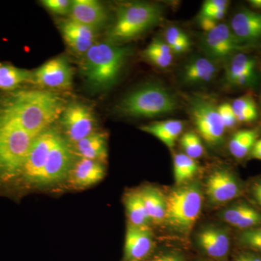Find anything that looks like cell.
Segmentation results:
<instances>
[{"label": "cell", "instance_id": "cell-7", "mask_svg": "<svg viewBox=\"0 0 261 261\" xmlns=\"http://www.w3.org/2000/svg\"><path fill=\"white\" fill-rule=\"evenodd\" d=\"M188 111L199 137L211 147L221 145L226 128L214 99L195 94L189 101Z\"/></svg>", "mask_w": 261, "mask_h": 261}, {"label": "cell", "instance_id": "cell-44", "mask_svg": "<svg viewBox=\"0 0 261 261\" xmlns=\"http://www.w3.org/2000/svg\"><path fill=\"white\" fill-rule=\"evenodd\" d=\"M260 104H261V100H260Z\"/></svg>", "mask_w": 261, "mask_h": 261}, {"label": "cell", "instance_id": "cell-32", "mask_svg": "<svg viewBox=\"0 0 261 261\" xmlns=\"http://www.w3.org/2000/svg\"><path fill=\"white\" fill-rule=\"evenodd\" d=\"M228 2L226 0H207L202 5L200 16L207 17L219 21L224 18Z\"/></svg>", "mask_w": 261, "mask_h": 261}, {"label": "cell", "instance_id": "cell-27", "mask_svg": "<svg viewBox=\"0 0 261 261\" xmlns=\"http://www.w3.org/2000/svg\"><path fill=\"white\" fill-rule=\"evenodd\" d=\"M258 137L256 129H243L233 134L229 141L228 149L233 157L242 159L251 152Z\"/></svg>", "mask_w": 261, "mask_h": 261}, {"label": "cell", "instance_id": "cell-30", "mask_svg": "<svg viewBox=\"0 0 261 261\" xmlns=\"http://www.w3.org/2000/svg\"><path fill=\"white\" fill-rule=\"evenodd\" d=\"M165 41L171 48L173 54L185 53L191 45L190 38L181 29L169 27L165 32Z\"/></svg>", "mask_w": 261, "mask_h": 261}, {"label": "cell", "instance_id": "cell-24", "mask_svg": "<svg viewBox=\"0 0 261 261\" xmlns=\"http://www.w3.org/2000/svg\"><path fill=\"white\" fill-rule=\"evenodd\" d=\"M184 126L183 122L179 120H167L153 122L140 127V129L159 139L168 148L173 149L183 132Z\"/></svg>", "mask_w": 261, "mask_h": 261}, {"label": "cell", "instance_id": "cell-8", "mask_svg": "<svg viewBox=\"0 0 261 261\" xmlns=\"http://www.w3.org/2000/svg\"><path fill=\"white\" fill-rule=\"evenodd\" d=\"M202 45L207 58L214 62L228 60L245 49V44L225 23H219L210 32L205 33Z\"/></svg>", "mask_w": 261, "mask_h": 261}, {"label": "cell", "instance_id": "cell-3", "mask_svg": "<svg viewBox=\"0 0 261 261\" xmlns=\"http://www.w3.org/2000/svg\"><path fill=\"white\" fill-rule=\"evenodd\" d=\"M163 9L155 3L134 2L117 8L116 18L109 33L113 42H123L140 37L160 23Z\"/></svg>", "mask_w": 261, "mask_h": 261}, {"label": "cell", "instance_id": "cell-21", "mask_svg": "<svg viewBox=\"0 0 261 261\" xmlns=\"http://www.w3.org/2000/svg\"><path fill=\"white\" fill-rule=\"evenodd\" d=\"M217 73V65L214 61L208 58L197 57L185 65L181 71V80L187 84L208 83Z\"/></svg>", "mask_w": 261, "mask_h": 261}, {"label": "cell", "instance_id": "cell-33", "mask_svg": "<svg viewBox=\"0 0 261 261\" xmlns=\"http://www.w3.org/2000/svg\"><path fill=\"white\" fill-rule=\"evenodd\" d=\"M173 55L166 54L149 44L143 51V56L160 68H167L173 62Z\"/></svg>", "mask_w": 261, "mask_h": 261}, {"label": "cell", "instance_id": "cell-16", "mask_svg": "<svg viewBox=\"0 0 261 261\" xmlns=\"http://www.w3.org/2000/svg\"><path fill=\"white\" fill-rule=\"evenodd\" d=\"M153 247L150 228L127 226L125 239V260L142 261L148 256Z\"/></svg>", "mask_w": 261, "mask_h": 261}, {"label": "cell", "instance_id": "cell-43", "mask_svg": "<svg viewBox=\"0 0 261 261\" xmlns=\"http://www.w3.org/2000/svg\"><path fill=\"white\" fill-rule=\"evenodd\" d=\"M250 3L254 8L261 9V0H251Z\"/></svg>", "mask_w": 261, "mask_h": 261}, {"label": "cell", "instance_id": "cell-9", "mask_svg": "<svg viewBox=\"0 0 261 261\" xmlns=\"http://www.w3.org/2000/svg\"><path fill=\"white\" fill-rule=\"evenodd\" d=\"M60 118L67 139L72 145L96 132L95 117L92 110L86 105H69L65 108Z\"/></svg>", "mask_w": 261, "mask_h": 261}, {"label": "cell", "instance_id": "cell-4", "mask_svg": "<svg viewBox=\"0 0 261 261\" xmlns=\"http://www.w3.org/2000/svg\"><path fill=\"white\" fill-rule=\"evenodd\" d=\"M118 108L126 116L154 118L176 111L178 101L163 86L149 84L130 92L122 99Z\"/></svg>", "mask_w": 261, "mask_h": 261}, {"label": "cell", "instance_id": "cell-10", "mask_svg": "<svg viewBox=\"0 0 261 261\" xmlns=\"http://www.w3.org/2000/svg\"><path fill=\"white\" fill-rule=\"evenodd\" d=\"M61 135L53 128L42 132L36 137L29 150L21 174L29 183L37 185L51 149Z\"/></svg>", "mask_w": 261, "mask_h": 261}, {"label": "cell", "instance_id": "cell-23", "mask_svg": "<svg viewBox=\"0 0 261 261\" xmlns=\"http://www.w3.org/2000/svg\"><path fill=\"white\" fill-rule=\"evenodd\" d=\"M73 145V150L80 159L102 163L107 159V137L105 134L94 132Z\"/></svg>", "mask_w": 261, "mask_h": 261}, {"label": "cell", "instance_id": "cell-40", "mask_svg": "<svg viewBox=\"0 0 261 261\" xmlns=\"http://www.w3.org/2000/svg\"><path fill=\"white\" fill-rule=\"evenodd\" d=\"M235 261H261V256L250 252H243L237 256Z\"/></svg>", "mask_w": 261, "mask_h": 261}, {"label": "cell", "instance_id": "cell-34", "mask_svg": "<svg viewBox=\"0 0 261 261\" xmlns=\"http://www.w3.org/2000/svg\"><path fill=\"white\" fill-rule=\"evenodd\" d=\"M239 243L261 253V226L244 230L239 237Z\"/></svg>", "mask_w": 261, "mask_h": 261}, {"label": "cell", "instance_id": "cell-22", "mask_svg": "<svg viewBox=\"0 0 261 261\" xmlns=\"http://www.w3.org/2000/svg\"><path fill=\"white\" fill-rule=\"evenodd\" d=\"M222 219L234 227L250 229L261 225V213L245 202H240L226 209Z\"/></svg>", "mask_w": 261, "mask_h": 261}, {"label": "cell", "instance_id": "cell-12", "mask_svg": "<svg viewBox=\"0 0 261 261\" xmlns=\"http://www.w3.org/2000/svg\"><path fill=\"white\" fill-rule=\"evenodd\" d=\"M205 192L211 203L221 205L238 197L242 189L233 173L227 169H219L207 177Z\"/></svg>", "mask_w": 261, "mask_h": 261}, {"label": "cell", "instance_id": "cell-2", "mask_svg": "<svg viewBox=\"0 0 261 261\" xmlns=\"http://www.w3.org/2000/svg\"><path fill=\"white\" fill-rule=\"evenodd\" d=\"M128 51V48L114 43L96 42L82 61V73L87 82L97 89L111 88L119 76Z\"/></svg>", "mask_w": 261, "mask_h": 261}, {"label": "cell", "instance_id": "cell-6", "mask_svg": "<svg viewBox=\"0 0 261 261\" xmlns=\"http://www.w3.org/2000/svg\"><path fill=\"white\" fill-rule=\"evenodd\" d=\"M37 136L0 119V179H10L22 173L29 150Z\"/></svg>", "mask_w": 261, "mask_h": 261}, {"label": "cell", "instance_id": "cell-13", "mask_svg": "<svg viewBox=\"0 0 261 261\" xmlns=\"http://www.w3.org/2000/svg\"><path fill=\"white\" fill-rule=\"evenodd\" d=\"M73 71L68 62L62 57L46 62L33 73V82L42 87L69 89L73 83Z\"/></svg>", "mask_w": 261, "mask_h": 261}, {"label": "cell", "instance_id": "cell-35", "mask_svg": "<svg viewBox=\"0 0 261 261\" xmlns=\"http://www.w3.org/2000/svg\"><path fill=\"white\" fill-rule=\"evenodd\" d=\"M72 2L68 0H44L42 5L51 13L57 15H70Z\"/></svg>", "mask_w": 261, "mask_h": 261}, {"label": "cell", "instance_id": "cell-19", "mask_svg": "<svg viewBox=\"0 0 261 261\" xmlns=\"http://www.w3.org/2000/svg\"><path fill=\"white\" fill-rule=\"evenodd\" d=\"M197 243L202 251L214 258H222L230 248L229 234L221 228L207 227L199 231Z\"/></svg>", "mask_w": 261, "mask_h": 261}, {"label": "cell", "instance_id": "cell-25", "mask_svg": "<svg viewBox=\"0 0 261 261\" xmlns=\"http://www.w3.org/2000/svg\"><path fill=\"white\" fill-rule=\"evenodd\" d=\"M140 191L146 211L151 222L161 224L165 221L166 212V199L159 189L147 187Z\"/></svg>", "mask_w": 261, "mask_h": 261}, {"label": "cell", "instance_id": "cell-37", "mask_svg": "<svg viewBox=\"0 0 261 261\" xmlns=\"http://www.w3.org/2000/svg\"><path fill=\"white\" fill-rule=\"evenodd\" d=\"M231 105L235 115L248 110L257 108L255 100L250 95H244L237 98Z\"/></svg>", "mask_w": 261, "mask_h": 261}, {"label": "cell", "instance_id": "cell-42", "mask_svg": "<svg viewBox=\"0 0 261 261\" xmlns=\"http://www.w3.org/2000/svg\"><path fill=\"white\" fill-rule=\"evenodd\" d=\"M251 155L254 159L261 160V139L255 142L251 150Z\"/></svg>", "mask_w": 261, "mask_h": 261}, {"label": "cell", "instance_id": "cell-11", "mask_svg": "<svg viewBox=\"0 0 261 261\" xmlns=\"http://www.w3.org/2000/svg\"><path fill=\"white\" fill-rule=\"evenodd\" d=\"M73 165V152L68 142L61 135L51 149L37 185L58 183L68 177Z\"/></svg>", "mask_w": 261, "mask_h": 261}, {"label": "cell", "instance_id": "cell-18", "mask_svg": "<svg viewBox=\"0 0 261 261\" xmlns=\"http://www.w3.org/2000/svg\"><path fill=\"white\" fill-rule=\"evenodd\" d=\"M61 28L65 42L77 54H85L96 43V31L70 19Z\"/></svg>", "mask_w": 261, "mask_h": 261}, {"label": "cell", "instance_id": "cell-36", "mask_svg": "<svg viewBox=\"0 0 261 261\" xmlns=\"http://www.w3.org/2000/svg\"><path fill=\"white\" fill-rule=\"evenodd\" d=\"M218 111H219L220 116H221L226 129V128H232L233 127L236 126L238 121H237L236 116H235L231 104L223 103V104L218 106Z\"/></svg>", "mask_w": 261, "mask_h": 261}, {"label": "cell", "instance_id": "cell-29", "mask_svg": "<svg viewBox=\"0 0 261 261\" xmlns=\"http://www.w3.org/2000/svg\"><path fill=\"white\" fill-rule=\"evenodd\" d=\"M198 171V165L195 160L187 154L178 153L173 159V173L175 181L178 186L187 183L195 176Z\"/></svg>", "mask_w": 261, "mask_h": 261}, {"label": "cell", "instance_id": "cell-38", "mask_svg": "<svg viewBox=\"0 0 261 261\" xmlns=\"http://www.w3.org/2000/svg\"><path fill=\"white\" fill-rule=\"evenodd\" d=\"M151 261H185V258L180 252H168L157 255Z\"/></svg>", "mask_w": 261, "mask_h": 261}, {"label": "cell", "instance_id": "cell-14", "mask_svg": "<svg viewBox=\"0 0 261 261\" xmlns=\"http://www.w3.org/2000/svg\"><path fill=\"white\" fill-rule=\"evenodd\" d=\"M224 79L231 86L255 84L257 80L256 61L245 53H237L228 59Z\"/></svg>", "mask_w": 261, "mask_h": 261}, {"label": "cell", "instance_id": "cell-5", "mask_svg": "<svg viewBox=\"0 0 261 261\" xmlns=\"http://www.w3.org/2000/svg\"><path fill=\"white\" fill-rule=\"evenodd\" d=\"M166 199L164 222L178 232H190L202 210V191L200 182L182 185L170 192Z\"/></svg>", "mask_w": 261, "mask_h": 261}, {"label": "cell", "instance_id": "cell-1", "mask_svg": "<svg viewBox=\"0 0 261 261\" xmlns=\"http://www.w3.org/2000/svg\"><path fill=\"white\" fill-rule=\"evenodd\" d=\"M65 108L63 99L53 92L20 91L5 101L0 111V119L37 136L61 117Z\"/></svg>", "mask_w": 261, "mask_h": 261}, {"label": "cell", "instance_id": "cell-15", "mask_svg": "<svg viewBox=\"0 0 261 261\" xmlns=\"http://www.w3.org/2000/svg\"><path fill=\"white\" fill-rule=\"evenodd\" d=\"M70 20L97 32L108 20L107 11L102 3L96 0H75L72 2Z\"/></svg>", "mask_w": 261, "mask_h": 261}, {"label": "cell", "instance_id": "cell-31", "mask_svg": "<svg viewBox=\"0 0 261 261\" xmlns=\"http://www.w3.org/2000/svg\"><path fill=\"white\" fill-rule=\"evenodd\" d=\"M181 145L185 151V154L188 157L195 160L199 159L204 154V147L200 137L194 132H187L182 136Z\"/></svg>", "mask_w": 261, "mask_h": 261}, {"label": "cell", "instance_id": "cell-26", "mask_svg": "<svg viewBox=\"0 0 261 261\" xmlns=\"http://www.w3.org/2000/svg\"><path fill=\"white\" fill-rule=\"evenodd\" d=\"M128 224L141 228H149L152 224L143 201L141 197L140 191L130 192L125 199Z\"/></svg>", "mask_w": 261, "mask_h": 261}, {"label": "cell", "instance_id": "cell-28", "mask_svg": "<svg viewBox=\"0 0 261 261\" xmlns=\"http://www.w3.org/2000/svg\"><path fill=\"white\" fill-rule=\"evenodd\" d=\"M27 82H33L32 72L13 65L0 64V89L12 90Z\"/></svg>", "mask_w": 261, "mask_h": 261}, {"label": "cell", "instance_id": "cell-39", "mask_svg": "<svg viewBox=\"0 0 261 261\" xmlns=\"http://www.w3.org/2000/svg\"><path fill=\"white\" fill-rule=\"evenodd\" d=\"M199 23L201 28L203 29L205 33L210 32L218 25V22L213 19L207 18V17L200 16L199 18Z\"/></svg>", "mask_w": 261, "mask_h": 261}, {"label": "cell", "instance_id": "cell-20", "mask_svg": "<svg viewBox=\"0 0 261 261\" xmlns=\"http://www.w3.org/2000/svg\"><path fill=\"white\" fill-rule=\"evenodd\" d=\"M105 174L106 171L102 163L80 159L73 163L68 177L75 188L85 189L100 181Z\"/></svg>", "mask_w": 261, "mask_h": 261}, {"label": "cell", "instance_id": "cell-41", "mask_svg": "<svg viewBox=\"0 0 261 261\" xmlns=\"http://www.w3.org/2000/svg\"><path fill=\"white\" fill-rule=\"evenodd\" d=\"M252 195L257 203L261 206V181L255 182L252 185Z\"/></svg>", "mask_w": 261, "mask_h": 261}, {"label": "cell", "instance_id": "cell-17", "mask_svg": "<svg viewBox=\"0 0 261 261\" xmlns=\"http://www.w3.org/2000/svg\"><path fill=\"white\" fill-rule=\"evenodd\" d=\"M230 28L243 44L257 42L261 39V13L240 10L231 19Z\"/></svg>", "mask_w": 261, "mask_h": 261}]
</instances>
